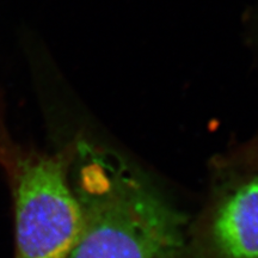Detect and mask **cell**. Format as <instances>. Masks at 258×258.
<instances>
[{
	"instance_id": "obj_1",
	"label": "cell",
	"mask_w": 258,
	"mask_h": 258,
	"mask_svg": "<svg viewBox=\"0 0 258 258\" xmlns=\"http://www.w3.org/2000/svg\"><path fill=\"white\" fill-rule=\"evenodd\" d=\"M77 151L83 225L67 258H195L184 218L143 175L111 154Z\"/></svg>"
},
{
	"instance_id": "obj_4",
	"label": "cell",
	"mask_w": 258,
	"mask_h": 258,
	"mask_svg": "<svg viewBox=\"0 0 258 258\" xmlns=\"http://www.w3.org/2000/svg\"><path fill=\"white\" fill-rule=\"evenodd\" d=\"M228 160L237 169L258 171V134L252 140L230 154Z\"/></svg>"
},
{
	"instance_id": "obj_3",
	"label": "cell",
	"mask_w": 258,
	"mask_h": 258,
	"mask_svg": "<svg viewBox=\"0 0 258 258\" xmlns=\"http://www.w3.org/2000/svg\"><path fill=\"white\" fill-rule=\"evenodd\" d=\"M194 240L195 258H258V171H234Z\"/></svg>"
},
{
	"instance_id": "obj_2",
	"label": "cell",
	"mask_w": 258,
	"mask_h": 258,
	"mask_svg": "<svg viewBox=\"0 0 258 258\" xmlns=\"http://www.w3.org/2000/svg\"><path fill=\"white\" fill-rule=\"evenodd\" d=\"M77 144L56 153L16 146L0 164L14 203L15 258H67L83 225L82 206L70 182Z\"/></svg>"
},
{
	"instance_id": "obj_5",
	"label": "cell",
	"mask_w": 258,
	"mask_h": 258,
	"mask_svg": "<svg viewBox=\"0 0 258 258\" xmlns=\"http://www.w3.org/2000/svg\"><path fill=\"white\" fill-rule=\"evenodd\" d=\"M15 143L10 138L8 129L5 127L4 120H3V115L0 112V161L11 152L12 148L15 147Z\"/></svg>"
}]
</instances>
